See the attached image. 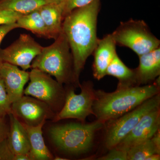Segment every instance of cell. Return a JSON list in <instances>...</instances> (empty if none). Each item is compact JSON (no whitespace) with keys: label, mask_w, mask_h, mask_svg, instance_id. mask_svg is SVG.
<instances>
[{"label":"cell","mask_w":160,"mask_h":160,"mask_svg":"<svg viewBox=\"0 0 160 160\" xmlns=\"http://www.w3.org/2000/svg\"><path fill=\"white\" fill-rule=\"evenodd\" d=\"M100 0H93L88 5L77 8L64 18L62 32L66 35L73 60V84L81 86L79 78L86 60L96 46L98 15Z\"/></svg>","instance_id":"6da1fadb"},{"label":"cell","mask_w":160,"mask_h":160,"mask_svg":"<svg viewBox=\"0 0 160 160\" xmlns=\"http://www.w3.org/2000/svg\"><path fill=\"white\" fill-rule=\"evenodd\" d=\"M159 86L156 82L142 86L118 87L112 92L95 90L94 115L104 123L116 119L159 93Z\"/></svg>","instance_id":"7a4b0ae2"},{"label":"cell","mask_w":160,"mask_h":160,"mask_svg":"<svg viewBox=\"0 0 160 160\" xmlns=\"http://www.w3.org/2000/svg\"><path fill=\"white\" fill-rule=\"evenodd\" d=\"M37 69L55 78L60 84H73V60L69 42L62 32L50 46L43 47L31 63Z\"/></svg>","instance_id":"3957f363"},{"label":"cell","mask_w":160,"mask_h":160,"mask_svg":"<svg viewBox=\"0 0 160 160\" xmlns=\"http://www.w3.org/2000/svg\"><path fill=\"white\" fill-rule=\"evenodd\" d=\"M105 123L97 120L89 124L69 123L50 127L49 133L55 145L72 154L86 153L93 145L96 133Z\"/></svg>","instance_id":"277c9868"},{"label":"cell","mask_w":160,"mask_h":160,"mask_svg":"<svg viewBox=\"0 0 160 160\" xmlns=\"http://www.w3.org/2000/svg\"><path fill=\"white\" fill-rule=\"evenodd\" d=\"M111 34L117 45L129 48L138 57L160 47V40L143 20L122 22Z\"/></svg>","instance_id":"5b68a950"},{"label":"cell","mask_w":160,"mask_h":160,"mask_svg":"<svg viewBox=\"0 0 160 160\" xmlns=\"http://www.w3.org/2000/svg\"><path fill=\"white\" fill-rule=\"evenodd\" d=\"M29 85L23 93L46 103L56 114L62 108L66 92L62 85L51 77L50 75L37 69L29 72Z\"/></svg>","instance_id":"8992f818"},{"label":"cell","mask_w":160,"mask_h":160,"mask_svg":"<svg viewBox=\"0 0 160 160\" xmlns=\"http://www.w3.org/2000/svg\"><path fill=\"white\" fill-rule=\"evenodd\" d=\"M160 96L158 93L120 117L109 121L110 123L105 138L106 148L108 149L115 148L145 115L160 107Z\"/></svg>","instance_id":"52a82bcc"},{"label":"cell","mask_w":160,"mask_h":160,"mask_svg":"<svg viewBox=\"0 0 160 160\" xmlns=\"http://www.w3.org/2000/svg\"><path fill=\"white\" fill-rule=\"evenodd\" d=\"M81 92L76 94L71 89L66 93L65 103L62 108L52 120L53 122L66 119H76L85 122L90 115H94L93 106L96 96L91 82L81 84Z\"/></svg>","instance_id":"ba28073f"},{"label":"cell","mask_w":160,"mask_h":160,"mask_svg":"<svg viewBox=\"0 0 160 160\" xmlns=\"http://www.w3.org/2000/svg\"><path fill=\"white\" fill-rule=\"evenodd\" d=\"M43 48L30 35L22 34L10 46L0 49V58L4 62L26 70L31 68L32 61Z\"/></svg>","instance_id":"9c48e42d"},{"label":"cell","mask_w":160,"mask_h":160,"mask_svg":"<svg viewBox=\"0 0 160 160\" xmlns=\"http://www.w3.org/2000/svg\"><path fill=\"white\" fill-rule=\"evenodd\" d=\"M11 113L21 122L33 126L46 120H53L56 114L46 103L28 95H23L12 103Z\"/></svg>","instance_id":"30bf717a"},{"label":"cell","mask_w":160,"mask_h":160,"mask_svg":"<svg viewBox=\"0 0 160 160\" xmlns=\"http://www.w3.org/2000/svg\"><path fill=\"white\" fill-rule=\"evenodd\" d=\"M160 107L146 113L115 148L127 151L132 146L150 139L160 129Z\"/></svg>","instance_id":"8fae6325"},{"label":"cell","mask_w":160,"mask_h":160,"mask_svg":"<svg viewBox=\"0 0 160 160\" xmlns=\"http://www.w3.org/2000/svg\"><path fill=\"white\" fill-rule=\"evenodd\" d=\"M0 78L4 82L12 104L23 95L24 86L29 79V72L21 70L17 66L3 62L0 68Z\"/></svg>","instance_id":"7c38bea8"},{"label":"cell","mask_w":160,"mask_h":160,"mask_svg":"<svg viewBox=\"0 0 160 160\" xmlns=\"http://www.w3.org/2000/svg\"><path fill=\"white\" fill-rule=\"evenodd\" d=\"M116 43L111 33L98 39L92 54L94 58L92 71L95 78L100 80L106 76V70L117 54Z\"/></svg>","instance_id":"4fadbf2b"},{"label":"cell","mask_w":160,"mask_h":160,"mask_svg":"<svg viewBox=\"0 0 160 160\" xmlns=\"http://www.w3.org/2000/svg\"><path fill=\"white\" fill-rule=\"evenodd\" d=\"M139 58V66L135 69L137 85H147L160 77V47Z\"/></svg>","instance_id":"5bb4252c"},{"label":"cell","mask_w":160,"mask_h":160,"mask_svg":"<svg viewBox=\"0 0 160 160\" xmlns=\"http://www.w3.org/2000/svg\"><path fill=\"white\" fill-rule=\"evenodd\" d=\"M8 116L9 129L7 140L10 150L14 155L28 153L30 144L26 129L12 113H9Z\"/></svg>","instance_id":"9a60e30c"},{"label":"cell","mask_w":160,"mask_h":160,"mask_svg":"<svg viewBox=\"0 0 160 160\" xmlns=\"http://www.w3.org/2000/svg\"><path fill=\"white\" fill-rule=\"evenodd\" d=\"M66 2L60 4L49 3L38 9L51 38L56 39L62 32L63 13Z\"/></svg>","instance_id":"2e32d148"},{"label":"cell","mask_w":160,"mask_h":160,"mask_svg":"<svg viewBox=\"0 0 160 160\" xmlns=\"http://www.w3.org/2000/svg\"><path fill=\"white\" fill-rule=\"evenodd\" d=\"M46 122L43 121L37 126H29L23 124L26 129L30 144L29 153L32 160H49L53 158L44 142L42 136V127Z\"/></svg>","instance_id":"e0dca14e"},{"label":"cell","mask_w":160,"mask_h":160,"mask_svg":"<svg viewBox=\"0 0 160 160\" xmlns=\"http://www.w3.org/2000/svg\"><path fill=\"white\" fill-rule=\"evenodd\" d=\"M106 75L112 76L118 80V87L137 85L135 69L128 68L121 60L117 53L108 66Z\"/></svg>","instance_id":"ac0fdd59"},{"label":"cell","mask_w":160,"mask_h":160,"mask_svg":"<svg viewBox=\"0 0 160 160\" xmlns=\"http://www.w3.org/2000/svg\"><path fill=\"white\" fill-rule=\"evenodd\" d=\"M18 28L31 31L40 37L51 39L38 9L24 14L16 22Z\"/></svg>","instance_id":"d6986e66"},{"label":"cell","mask_w":160,"mask_h":160,"mask_svg":"<svg viewBox=\"0 0 160 160\" xmlns=\"http://www.w3.org/2000/svg\"><path fill=\"white\" fill-rule=\"evenodd\" d=\"M49 3H52L49 0H0V9L11 10L24 15Z\"/></svg>","instance_id":"ffe728a7"},{"label":"cell","mask_w":160,"mask_h":160,"mask_svg":"<svg viewBox=\"0 0 160 160\" xmlns=\"http://www.w3.org/2000/svg\"><path fill=\"white\" fill-rule=\"evenodd\" d=\"M127 152L128 160H146L151 155L160 154V149L155 146L151 138L132 146Z\"/></svg>","instance_id":"44dd1931"},{"label":"cell","mask_w":160,"mask_h":160,"mask_svg":"<svg viewBox=\"0 0 160 160\" xmlns=\"http://www.w3.org/2000/svg\"><path fill=\"white\" fill-rule=\"evenodd\" d=\"M11 104L7 95L4 82L0 78V119L6 117L11 113Z\"/></svg>","instance_id":"7402d4cb"},{"label":"cell","mask_w":160,"mask_h":160,"mask_svg":"<svg viewBox=\"0 0 160 160\" xmlns=\"http://www.w3.org/2000/svg\"><path fill=\"white\" fill-rule=\"evenodd\" d=\"M23 15L11 10L0 9V26L16 23Z\"/></svg>","instance_id":"603a6c76"},{"label":"cell","mask_w":160,"mask_h":160,"mask_svg":"<svg viewBox=\"0 0 160 160\" xmlns=\"http://www.w3.org/2000/svg\"><path fill=\"white\" fill-rule=\"evenodd\" d=\"M105 155L98 158L100 160H128L127 151L113 148Z\"/></svg>","instance_id":"cb8c5ba5"},{"label":"cell","mask_w":160,"mask_h":160,"mask_svg":"<svg viewBox=\"0 0 160 160\" xmlns=\"http://www.w3.org/2000/svg\"><path fill=\"white\" fill-rule=\"evenodd\" d=\"M92 1L93 0H66L63 13L64 19L72 10L77 8L86 6Z\"/></svg>","instance_id":"d4e9b609"},{"label":"cell","mask_w":160,"mask_h":160,"mask_svg":"<svg viewBox=\"0 0 160 160\" xmlns=\"http://www.w3.org/2000/svg\"><path fill=\"white\" fill-rule=\"evenodd\" d=\"M14 155L9 148L7 138L0 142V160H14Z\"/></svg>","instance_id":"484cf974"},{"label":"cell","mask_w":160,"mask_h":160,"mask_svg":"<svg viewBox=\"0 0 160 160\" xmlns=\"http://www.w3.org/2000/svg\"><path fill=\"white\" fill-rule=\"evenodd\" d=\"M18 28L17 23L0 26V46L5 36L12 30ZM0 48V49H1Z\"/></svg>","instance_id":"4316f807"},{"label":"cell","mask_w":160,"mask_h":160,"mask_svg":"<svg viewBox=\"0 0 160 160\" xmlns=\"http://www.w3.org/2000/svg\"><path fill=\"white\" fill-rule=\"evenodd\" d=\"M9 129V125L6 122V117L0 119V142L7 138Z\"/></svg>","instance_id":"83f0119b"},{"label":"cell","mask_w":160,"mask_h":160,"mask_svg":"<svg viewBox=\"0 0 160 160\" xmlns=\"http://www.w3.org/2000/svg\"><path fill=\"white\" fill-rule=\"evenodd\" d=\"M14 160H32L29 152L14 155Z\"/></svg>","instance_id":"f1b7e54d"},{"label":"cell","mask_w":160,"mask_h":160,"mask_svg":"<svg viewBox=\"0 0 160 160\" xmlns=\"http://www.w3.org/2000/svg\"><path fill=\"white\" fill-rule=\"evenodd\" d=\"M160 159V155L159 154H153L149 156L146 158V160H159Z\"/></svg>","instance_id":"f546056e"},{"label":"cell","mask_w":160,"mask_h":160,"mask_svg":"<svg viewBox=\"0 0 160 160\" xmlns=\"http://www.w3.org/2000/svg\"><path fill=\"white\" fill-rule=\"evenodd\" d=\"M52 3L54 4H60L62 3L63 2H66V0H49Z\"/></svg>","instance_id":"4dcf8cb0"},{"label":"cell","mask_w":160,"mask_h":160,"mask_svg":"<svg viewBox=\"0 0 160 160\" xmlns=\"http://www.w3.org/2000/svg\"><path fill=\"white\" fill-rule=\"evenodd\" d=\"M55 160H69L68 159H66V158H63L62 157H56L54 158Z\"/></svg>","instance_id":"1f68e13d"},{"label":"cell","mask_w":160,"mask_h":160,"mask_svg":"<svg viewBox=\"0 0 160 160\" xmlns=\"http://www.w3.org/2000/svg\"><path fill=\"white\" fill-rule=\"evenodd\" d=\"M3 62H3L2 60L0 58V68H1V66H2V64Z\"/></svg>","instance_id":"d6a6232c"}]
</instances>
